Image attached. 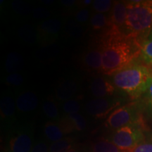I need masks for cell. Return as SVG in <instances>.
Wrapping results in <instances>:
<instances>
[{
	"label": "cell",
	"mask_w": 152,
	"mask_h": 152,
	"mask_svg": "<svg viewBox=\"0 0 152 152\" xmlns=\"http://www.w3.org/2000/svg\"><path fill=\"white\" fill-rule=\"evenodd\" d=\"M102 68L101 73L113 75L130 64L141 54V44L110 26L102 42Z\"/></svg>",
	"instance_id": "1"
},
{
	"label": "cell",
	"mask_w": 152,
	"mask_h": 152,
	"mask_svg": "<svg viewBox=\"0 0 152 152\" xmlns=\"http://www.w3.org/2000/svg\"><path fill=\"white\" fill-rule=\"evenodd\" d=\"M127 18L121 32L141 44L152 29V1H127Z\"/></svg>",
	"instance_id": "2"
},
{
	"label": "cell",
	"mask_w": 152,
	"mask_h": 152,
	"mask_svg": "<svg viewBox=\"0 0 152 152\" xmlns=\"http://www.w3.org/2000/svg\"><path fill=\"white\" fill-rule=\"evenodd\" d=\"M151 82V71L142 65H130L112 75L115 88L134 99L147 92Z\"/></svg>",
	"instance_id": "3"
},
{
	"label": "cell",
	"mask_w": 152,
	"mask_h": 152,
	"mask_svg": "<svg viewBox=\"0 0 152 152\" xmlns=\"http://www.w3.org/2000/svg\"><path fill=\"white\" fill-rule=\"evenodd\" d=\"M144 140V134L140 124L129 125L118 129L109 141L121 151L131 152Z\"/></svg>",
	"instance_id": "4"
},
{
	"label": "cell",
	"mask_w": 152,
	"mask_h": 152,
	"mask_svg": "<svg viewBox=\"0 0 152 152\" xmlns=\"http://www.w3.org/2000/svg\"><path fill=\"white\" fill-rule=\"evenodd\" d=\"M133 124H140L138 110L135 104H128L115 109L109 114L106 121L107 127L115 130Z\"/></svg>",
	"instance_id": "5"
},
{
	"label": "cell",
	"mask_w": 152,
	"mask_h": 152,
	"mask_svg": "<svg viewBox=\"0 0 152 152\" xmlns=\"http://www.w3.org/2000/svg\"><path fill=\"white\" fill-rule=\"evenodd\" d=\"M34 144V132L31 127L17 130L9 142V152H30Z\"/></svg>",
	"instance_id": "6"
},
{
	"label": "cell",
	"mask_w": 152,
	"mask_h": 152,
	"mask_svg": "<svg viewBox=\"0 0 152 152\" xmlns=\"http://www.w3.org/2000/svg\"><path fill=\"white\" fill-rule=\"evenodd\" d=\"M38 42L42 45L53 43L59 36L61 22L59 19L50 18L41 22L37 26Z\"/></svg>",
	"instance_id": "7"
},
{
	"label": "cell",
	"mask_w": 152,
	"mask_h": 152,
	"mask_svg": "<svg viewBox=\"0 0 152 152\" xmlns=\"http://www.w3.org/2000/svg\"><path fill=\"white\" fill-rule=\"evenodd\" d=\"M118 105V101L109 97L95 98L87 102L85 105V110L89 115L101 118L109 114Z\"/></svg>",
	"instance_id": "8"
},
{
	"label": "cell",
	"mask_w": 152,
	"mask_h": 152,
	"mask_svg": "<svg viewBox=\"0 0 152 152\" xmlns=\"http://www.w3.org/2000/svg\"><path fill=\"white\" fill-rule=\"evenodd\" d=\"M16 110V101L14 96L9 92L4 93L0 102V113L1 121L8 126L14 122Z\"/></svg>",
	"instance_id": "9"
},
{
	"label": "cell",
	"mask_w": 152,
	"mask_h": 152,
	"mask_svg": "<svg viewBox=\"0 0 152 152\" xmlns=\"http://www.w3.org/2000/svg\"><path fill=\"white\" fill-rule=\"evenodd\" d=\"M127 14H128L127 1H113V7L111 11V15L109 18L110 26L120 30L121 32L122 31L127 18Z\"/></svg>",
	"instance_id": "10"
},
{
	"label": "cell",
	"mask_w": 152,
	"mask_h": 152,
	"mask_svg": "<svg viewBox=\"0 0 152 152\" xmlns=\"http://www.w3.org/2000/svg\"><path fill=\"white\" fill-rule=\"evenodd\" d=\"M90 90L95 98H107L114 94L115 87L104 77H96L91 83Z\"/></svg>",
	"instance_id": "11"
},
{
	"label": "cell",
	"mask_w": 152,
	"mask_h": 152,
	"mask_svg": "<svg viewBox=\"0 0 152 152\" xmlns=\"http://www.w3.org/2000/svg\"><path fill=\"white\" fill-rule=\"evenodd\" d=\"M39 100L35 93L32 91H25L20 93L16 99L17 110L21 113H30L37 109Z\"/></svg>",
	"instance_id": "12"
},
{
	"label": "cell",
	"mask_w": 152,
	"mask_h": 152,
	"mask_svg": "<svg viewBox=\"0 0 152 152\" xmlns=\"http://www.w3.org/2000/svg\"><path fill=\"white\" fill-rule=\"evenodd\" d=\"M77 84L72 78L64 79L59 82L55 90V96L58 100L67 102L72 99L77 91Z\"/></svg>",
	"instance_id": "13"
},
{
	"label": "cell",
	"mask_w": 152,
	"mask_h": 152,
	"mask_svg": "<svg viewBox=\"0 0 152 152\" xmlns=\"http://www.w3.org/2000/svg\"><path fill=\"white\" fill-rule=\"evenodd\" d=\"M67 134L59 123L48 121L44 126V134L47 140L53 142L59 141Z\"/></svg>",
	"instance_id": "14"
},
{
	"label": "cell",
	"mask_w": 152,
	"mask_h": 152,
	"mask_svg": "<svg viewBox=\"0 0 152 152\" xmlns=\"http://www.w3.org/2000/svg\"><path fill=\"white\" fill-rule=\"evenodd\" d=\"M83 62L87 68L101 72L102 68V49H92L85 54Z\"/></svg>",
	"instance_id": "15"
},
{
	"label": "cell",
	"mask_w": 152,
	"mask_h": 152,
	"mask_svg": "<svg viewBox=\"0 0 152 152\" xmlns=\"http://www.w3.org/2000/svg\"><path fill=\"white\" fill-rule=\"evenodd\" d=\"M23 66V59L18 53L11 52L7 55L5 61V70L9 73L18 71Z\"/></svg>",
	"instance_id": "16"
},
{
	"label": "cell",
	"mask_w": 152,
	"mask_h": 152,
	"mask_svg": "<svg viewBox=\"0 0 152 152\" xmlns=\"http://www.w3.org/2000/svg\"><path fill=\"white\" fill-rule=\"evenodd\" d=\"M18 35L26 43L33 44L38 42L37 28L30 25H26L20 28L18 30Z\"/></svg>",
	"instance_id": "17"
},
{
	"label": "cell",
	"mask_w": 152,
	"mask_h": 152,
	"mask_svg": "<svg viewBox=\"0 0 152 152\" xmlns=\"http://www.w3.org/2000/svg\"><path fill=\"white\" fill-rule=\"evenodd\" d=\"M42 111L49 118L54 121H59V111L58 105L54 100L47 99L42 104Z\"/></svg>",
	"instance_id": "18"
},
{
	"label": "cell",
	"mask_w": 152,
	"mask_h": 152,
	"mask_svg": "<svg viewBox=\"0 0 152 152\" xmlns=\"http://www.w3.org/2000/svg\"><path fill=\"white\" fill-rule=\"evenodd\" d=\"M73 147V139L71 137L63 138L59 141L52 143L49 146V152H67Z\"/></svg>",
	"instance_id": "19"
},
{
	"label": "cell",
	"mask_w": 152,
	"mask_h": 152,
	"mask_svg": "<svg viewBox=\"0 0 152 152\" xmlns=\"http://www.w3.org/2000/svg\"><path fill=\"white\" fill-rule=\"evenodd\" d=\"M92 152H123L109 140H101L94 143Z\"/></svg>",
	"instance_id": "20"
},
{
	"label": "cell",
	"mask_w": 152,
	"mask_h": 152,
	"mask_svg": "<svg viewBox=\"0 0 152 152\" xmlns=\"http://www.w3.org/2000/svg\"><path fill=\"white\" fill-rule=\"evenodd\" d=\"M90 24L93 29L99 30L103 29L106 26H110L109 19L104 14L96 13L91 17Z\"/></svg>",
	"instance_id": "21"
},
{
	"label": "cell",
	"mask_w": 152,
	"mask_h": 152,
	"mask_svg": "<svg viewBox=\"0 0 152 152\" xmlns=\"http://www.w3.org/2000/svg\"><path fill=\"white\" fill-rule=\"evenodd\" d=\"M67 118L73 127V130L83 131L87 128V121L83 115L79 113L67 115Z\"/></svg>",
	"instance_id": "22"
},
{
	"label": "cell",
	"mask_w": 152,
	"mask_h": 152,
	"mask_svg": "<svg viewBox=\"0 0 152 152\" xmlns=\"http://www.w3.org/2000/svg\"><path fill=\"white\" fill-rule=\"evenodd\" d=\"M140 56L144 63L152 65V39H146L142 42Z\"/></svg>",
	"instance_id": "23"
},
{
	"label": "cell",
	"mask_w": 152,
	"mask_h": 152,
	"mask_svg": "<svg viewBox=\"0 0 152 152\" xmlns=\"http://www.w3.org/2000/svg\"><path fill=\"white\" fill-rule=\"evenodd\" d=\"M113 1L111 0H95L93 1V8L97 13L104 14L111 11Z\"/></svg>",
	"instance_id": "24"
},
{
	"label": "cell",
	"mask_w": 152,
	"mask_h": 152,
	"mask_svg": "<svg viewBox=\"0 0 152 152\" xmlns=\"http://www.w3.org/2000/svg\"><path fill=\"white\" fill-rule=\"evenodd\" d=\"M12 9L20 16H26L31 12V8L26 3L20 1H14L12 3Z\"/></svg>",
	"instance_id": "25"
},
{
	"label": "cell",
	"mask_w": 152,
	"mask_h": 152,
	"mask_svg": "<svg viewBox=\"0 0 152 152\" xmlns=\"http://www.w3.org/2000/svg\"><path fill=\"white\" fill-rule=\"evenodd\" d=\"M80 104L76 99H70L65 102L63 105V110L67 115L77 113L80 109Z\"/></svg>",
	"instance_id": "26"
},
{
	"label": "cell",
	"mask_w": 152,
	"mask_h": 152,
	"mask_svg": "<svg viewBox=\"0 0 152 152\" xmlns=\"http://www.w3.org/2000/svg\"><path fill=\"white\" fill-rule=\"evenodd\" d=\"M67 32L71 37H79L83 35V30L79 23L71 20L67 23Z\"/></svg>",
	"instance_id": "27"
},
{
	"label": "cell",
	"mask_w": 152,
	"mask_h": 152,
	"mask_svg": "<svg viewBox=\"0 0 152 152\" xmlns=\"http://www.w3.org/2000/svg\"><path fill=\"white\" fill-rule=\"evenodd\" d=\"M6 83L13 87H19L24 83V77L20 73H11L6 77Z\"/></svg>",
	"instance_id": "28"
},
{
	"label": "cell",
	"mask_w": 152,
	"mask_h": 152,
	"mask_svg": "<svg viewBox=\"0 0 152 152\" xmlns=\"http://www.w3.org/2000/svg\"><path fill=\"white\" fill-rule=\"evenodd\" d=\"M31 15L36 19H45L50 16V12L47 8L38 7L32 11Z\"/></svg>",
	"instance_id": "29"
},
{
	"label": "cell",
	"mask_w": 152,
	"mask_h": 152,
	"mask_svg": "<svg viewBox=\"0 0 152 152\" xmlns=\"http://www.w3.org/2000/svg\"><path fill=\"white\" fill-rule=\"evenodd\" d=\"M49 146L44 140H39L35 142L30 152H49Z\"/></svg>",
	"instance_id": "30"
},
{
	"label": "cell",
	"mask_w": 152,
	"mask_h": 152,
	"mask_svg": "<svg viewBox=\"0 0 152 152\" xmlns=\"http://www.w3.org/2000/svg\"><path fill=\"white\" fill-rule=\"evenodd\" d=\"M90 12L87 9H81L76 13L75 20L79 23H85L90 18Z\"/></svg>",
	"instance_id": "31"
},
{
	"label": "cell",
	"mask_w": 152,
	"mask_h": 152,
	"mask_svg": "<svg viewBox=\"0 0 152 152\" xmlns=\"http://www.w3.org/2000/svg\"><path fill=\"white\" fill-rule=\"evenodd\" d=\"M131 152H152V141H143Z\"/></svg>",
	"instance_id": "32"
},
{
	"label": "cell",
	"mask_w": 152,
	"mask_h": 152,
	"mask_svg": "<svg viewBox=\"0 0 152 152\" xmlns=\"http://www.w3.org/2000/svg\"><path fill=\"white\" fill-rule=\"evenodd\" d=\"M146 102L149 111L152 114V82L146 92Z\"/></svg>",
	"instance_id": "33"
},
{
	"label": "cell",
	"mask_w": 152,
	"mask_h": 152,
	"mask_svg": "<svg viewBox=\"0 0 152 152\" xmlns=\"http://www.w3.org/2000/svg\"><path fill=\"white\" fill-rule=\"evenodd\" d=\"M63 5L66 7H71L75 4V1H70V0H65V1H61Z\"/></svg>",
	"instance_id": "34"
},
{
	"label": "cell",
	"mask_w": 152,
	"mask_h": 152,
	"mask_svg": "<svg viewBox=\"0 0 152 152\" xmlns=\"http://www.w3.org/2000/svg\"><path fill=\"white\" fill-rule=\"evenodd\" d=\"M67 152H83L79 148H77L76 147H73L72 149H71L69 151H68Z\"/></svg>",
	"instance_id": "35"
},
{
	"label": "cell",
	"mask_w": 152,
	"mask_h": 152,
	"mask_svg": "<svg viewBox=\"0 0 152 152\" xmlns=\"http://www.w3.org/2000/svg\"><path fill=\"white\" fill-rule=\"evenodd\" d=\"M91 4H93L92 0H85V1H83V4L85 6H88Z\"/></svg>",
	"instance_id": "36"
},
{
	"label": "cell",
	"mask_w": 152,
	"mask_h": 152,
	"mask_svg": "<svg viewBox=\"0 0 152 152\" xmlns=\"http://www.w3.org/2000/svg\"><path fill=\"white\" fill-rule=\"evenodd\" d=\"M147 39H152V29L151 30V32H150L149 35V37H148Z\"/></svg>",
	"instance_id": "37"
},
{
	"label": "cell",
	"mask_w": 152,
	"mask_h": 152,
	"mask_svg": "<svg viewBox=\"0 0 152 152\" xmlns=\"http://www.w3.org/2000/svg\"><path fill=\"white\" fill-rule=\"evenodd\" d=\"M150 71H151V74H152V70H150Z\"/></svg>",
	"instance_id": "38"
}]
</instances>
